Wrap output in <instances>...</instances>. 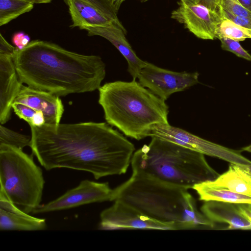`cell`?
<instances>
[{
    "label": "cell",
    "instance_id": "31",
    "mask_svg": "<svg viewBox=\"0 0 251 251\" xmlns=\"http://www.w3.org/2000/svg\"><path fill=\"white\" fill-rule=\"evenodd\" d=\"M241 4L251 12V0H238Z\"/></svg>",
    "mask_w": 251,
    "mask_h": 251
},
{
    "label": "cell",
    "instance_id": "6",
    "mask_svg": "<svg viewBox=\"0 0 251 251\" xmlns=\"http://www.w3.org/2000/svg\"><path fill=\"white\" fill-rule=\"evenodd\" d=\"M0 192L25 212L39 207L45 183L42 170L23 150L0 144Z\"/></svg>",
    "mask_w": 251,
    "mask_h": 251
},
{
    "label": "cell",
    "instance_id": "27",
    "mask_svg": "<svg viewBox=\"0 0 251 251\" xmlns=\"http://www.w3.org/2000/svg\"><path fill=\"white\" fill-rule=\"evenodd\" d=\"M12 42L19 50H22L26 47L30 41V37L23 32L15 33L12 37Z\"/></svg>",
    "mask_w": 251,
    "mask_h": 251
},
{
    "label": "cell",
    "instance_id": "16",
    "mask_svg": "<svg viewBox=\"0 0 251 251\" xmlns=\"http://www.w3.org/2000/svg\"><path fill=\"white\" fill-rule=\"evenodd\" d=\"M65 3L69 7L73 22L70 26L71 28L78 27L81 29L84 26L107 25L114 22L106 17L94 6L83 0H66Z\"/></svg>",
    "mask_w": 251,
    "mask_h": 251
},
{
    "label": "cell",
    "instance_id": "4",
    "mask_svg": "<svg viewBox=\"0 0 251 251\" xmlns=\"http://www.w3.org/2000/svg\"><path fill=\"white\" fill-rule=\"evenodd\" d=\"M98 90L106 122L127 137L140 140L150 136L154 126L169 124L165 100L136 80L106 83Z\"/></svg>",
    "mask_w": 251,
    "mask_h": 251
},
{
    "label": "cell",
    "instance_id": "7",
    "mask_svg": "<svg viewBox=\"0 0 251 251\" xmlns=\"http://www.w3.org/2000/svg\"><path fill=\"white\" fill-rule=\"evenodd\" d=\"M150 136H156L171 141L204 155L217 157L230 163L242 166L251 164V161L241 154V150H235L224 147L169 124L154 126Z\"/></svg>",
    "mask_w": 251,
    "mask_h": 251
},
{
    "label": "cell",
    "instance_id": "34",
    "mask_svg": "<svg viewBox=\"0 0 251 251\" xmlns=\"http://www.w3.org/2000/svg\"><path fill=\"white\" fill-rule=\"evenodd\" d=\"M179 1L188 4L199 3L198 0H179Z\"/></svg>",
    "mask_w": 251,
    "mask_h": 251
},
{
    "label": "cell",
    "instance_id": "28",
    "mask_svg": "<svg viewBox=\"0 0 251 251\" xmlns=\"http://www.w3.org/2000/svg\"><path fill=\"white\" fill-rule=\"evenodd\" d=\"M17 48L10 45L0 34V53H8L14 55Z\"/></svg>",
    "mask_w": 251,
    "mask_h": 251
},
{
    "label": "cell",
    "instance_id": "18",
    "mask_svg": "<svg viewBox=\"0 0 251 251\" xmlns=\"http://www.w3.org/2000/svg\"><path fill=\"white\" fill-rule=\"evenodd\" d=\"M193 189L204 201H214L235 204H251V197L233 192L224 187L212 184L209 181L195 185Z\"/></svg>",
    "mask_w": 251,
    "mask_h": 251
},
{
    "label": "cell",
    "instance_id": "24",
    "mask_svg": "<svg viewBox=\"0 0 251 251\" xmlns=\"http://www.w3.org/2000/svg\"><path fill=\"white\" fill-rule=\"evenodd\" d=\"M223 50L231 52L236 56L251 61V55L246 50L238 41L225 37H219Z\"/></svg>",
    "mask_w": 251,
    "mask_h": 251
},
{
    "label": "cell",
    "instance_id": "12",
    "mask_svg": "<svg viewBox=\"0 0 251 251\" xmlns=\"http://www.w3.org/2000/svg\"><path fill=\"white\" fill-rule=\"evenodd\" d=\"M171 18L183 24L199 38L214 40L223 17L219 10L211 9L200 3L188 4L179 1Z\"/></svg>",
    "mask_w": 251,
    "mask_h": 251
},
{
    "label": "cell",
    "instance_id": "1",
    "mask_svg": "<svg viewBox=\"0 0 251 251\" xmlns=\"http://www.w3.org/2000/svg\"><path fill=\"white\" fill-rule=\"evenodd\" d=\"M32 154L46 170L68 168L91 173L96 179L125 174L134 145L105 123L30 126Z\"/></svg>",
    "mask_w": 251,
    "mask_h": 251
},
{
    "label": "cell",
    "instance_id": "33",
    "mask_svg": "<svg viewBox=\"0 0 251 251\" xmlns=\"http://www.w3.org/2000/svg\"><path fill=\"white\" fill-rule=\"evenodd\" d=\"M33 4H41L50 3L52 0H25Z\"/></svg>",
    "mask_w": 251,
    "mask_h": 251
},
{
    "label": "cell",
    "instance_id": "37",
    "mask_svg": "<svg viewBox=\"0 0 251 251\" xmlns=\"http://www.w3.org/2000/svg\"><path fill=\"white\" fill-rule=\"evenodd\" d=\"M139 0V1H140L141 2H145V1H148L149 0Z\"/></svg>",
    "mask_w": 251,
    "mask_h": 251
},
{
    "label": "cell",
    "instance_id": "30",
    "mask_svg": "<svg viewBox=\"0 0 251 251\" xmlns=\"http://www.w3.org/2000/svg\"><path fill=\"white\" fill-rule=\"evenodd\" d=\"M240 211L251 221V204H237Z\"/></svg>",
    "mask_w": 251,
    "mask_h": 251
},
{
    "label": "cell",
    "instance_id": "11",
    "mask_svg": "<svg viewBox=\"0 0 251 251\" xmlns=\"http://www.w3.org/2000/svg\"><path fill=\"white\" fill-rule=\"evenodd\" d=\"M113 189L107 182L82 180L75 187L70 189L57 199L41 205L33 214L68 209L94 202L112 201Z\"/></svg>",
    "mask_w": 251,
    "mask_h": 251
},
{
    "label": "cell",
    "instance_id": "3",
    "mask_svg": "<svg viewBox=\"0 0 251 251\" xmlns=\"http://www.w3.org/2000/svg\"><path fill=\"white\" fill-rule=\"evenodd\" d=\"M120 201L155 220L176 225L179 229L214 227L197 206L188 189L132 174L113 189L112 201Z\"/></svg>",
    "mask_w": 251,
    "mask_h": 251
},
{
    "label": "cell",
    "instance_id": "21",
    "mask_svg": "<svg viewBox=\"0 0 251 251\" xmlns=\"http://www.w3.org/2000/svg\"><path fill=\"white\" fill-rule=\"evenodd\" d=\"M219 37H225L238 42L242 41L246 39H251V29L242 27L227 19L223 18L216 30V38Z\"/></svg>",
    "mask_w": 251,
    "mask_h": 251
},
{
    "label": "cell",
    "instance_id": "32",
    "mask_svg": "<svg viewBox=\"0 0 251 251\" xmlns=\"http://www.w3.org/2000/svg\"><path fill=\"white\" fill-rule=\"evenodd\" d=\"M125 0H110L112 4L118 11L119 10L122 4Z\"/></svg>",
    "mask_w": 251,
    "mask_h": 251
},
{
    "label": "cell",
    "instance_id": "38",
    "mask_svg": "<svg viewBox=\"0 0 251 251\" xmlns=\"http://www.w3.org/2000/svg\"><path fill=\"white\" fill-rule=\"evenodd\" d=\"M201 0H198L199 3L201 1Z\"/></svg>",
    "mask_w": 251,
    "mask_h": 251
},
{
    "label": "cell",
    "instance_id": "22",
    "mask_svg": "<svg viewBox=\"0 0 251 251\" xmlns=\"http://www.w3.org/2000/svg\"><path fill=\"white\" fill-rule=\"evenodd\" d=\"M31 137L11 130L0 124V144H5L21 150L30 146Z\"/></svg>",
    "mask_w": 251,
    "mask_h": 251
},
{
    "label": "cell",
    "instance_id": "14",
    "mask_svg": "<svg viewBox=\"0 0 251 251\" xmlns=\"http://www.w3.org/2000/svg\"><path fill=\"white\" fill-rule=\"evenodd\" d=\"M13 55L0 53V123L10 119L12 104L23 83L19 79L13 60Z\"/></svg>",
    "mask_w": 251,
    "mask_h": 251
},
{
    "label": "cell",
    "instance_id": "19",
    "mask_svg": "<svg viewBox=\"0 0 251 251\" xmlns=\"http://www.w3.org/2000/svg\"><path fill=\"white\" fill-rule=\"evenodd\" d=\"M46 228L45 219L34 217L25 212L14 213L0 209L1 231H36Z\"/></svg>",
    "mask_w": 251,
    "mask_h": 251
},
{
    "label": "cell",
    "instance_id": "29",
    "mask_svg": "<svg viewBox=\"0 0 251 251\" xmlns=\"http://www.w3.org/2000/svg\"><path fill=\"white\" fill-rule=\"evenodd\" d=\"M221 1V0H201L199 3L211 9L218 10Z\"/></svg>",
    "mask_w": 251,
    "mask_h": 251
},
{
    "label": "cell",
    "instance_id": "17",
    "mask_svg": "<svg viewBox=\"0 0 251 251\" xmlns=\"http://www.w3.org/2000/svg\"><path fill=\"white\" fill-rule=\"evenodd\" d=\"M209 181L213 185L251 197V174L244 166L230 163L226 172Z\"/></svg>",
    "mask_w": 251,
    "mask_h": 251
},
{
    "label": "cell",
    "instance_id": "5",
    "mask_svg": "<svg viewBox=\"0 0 251 251\" xmlns=\"http://www.w3.org/2000/svg\"><path fill=\"white\" fill-rule=\"evenodd\" d=\"M151 137L148 145L134 152L131 161L133 174L188 189L219 176L204 154L158 137Z\"/></svg>",
    "mask_w": 251,
    "mask_h": 251
},
{
    "label": "cell",
    "instance_id": "15",
    "mask_svg": "<svg viewBox=\"0 0 251 251\" xmlns=\"http://www.w3.org/2000/svg\"><path fill=\"white\" fill-rule=\"evenodd\" d=\"M201 211L214 223L228 224L226 229L251 230V221L240 211L237 204L206 201L201 206Z\"/></svg>",
    "mask_w": 251,
    "mask_h": 251
},
{
    "label": "cell",
    "instance_id": "2",
    "mask_svg": "<svg viewBox=\"0 0 251 251\" xmlns=\"http://www.w3.org/2000/svg\"><path fill=\"white\" fill-rule=\"evenodd\" d=\"M13 60L22 83L59 97L99 89L106 75L100 56L79 54L39 40L17 49Z\"/></svg>",
    "mask_w": 251,
    "mask_h": 251
},
{
    "label": "cell",
    "instance_id": "26",
    "mask_svg": "<svg viewBox=\"0 0 251 251\" xmlns=\"http://www.w3.org/2000/svg\"><path fill=\"white\" fill-rule=\"evenodd\" d=\"M219 11L223 18L227 19L235 24L242 27L251 29V18L234 15L223 9L219 6Z\"/></svg>",
    "mask_w": 251,
    "mask_h": 251
},
{
    "label": "cell",
    "instance_id": "8",
    "mask_svg": "<svg viewBox=\"0 0 251 251\" xmlns=\"http://www.w3.org/2000/svg\"><path fill=\"white\" fill-rule=\"evenodd\" d=\"M12 107L15 114L28 124L37 114L41 113L44 115L46 124L58 125L64 111L59 96L24 85Z\"/></svg>",
    "mask_w": 251,
    "mask_h": 251
},
{
    "label": "cell",
    "instance_id": "10",
    "mask_svg": "<svg viewBox=\"0 0 251 251\" xmlns=\"http://www.w3.org/2000/svg\"><path fill=\"white\" fill-rule=\"evenodd\" d=\"M99 229L102 230L153 229L179 230L173 223H165L149 217L135 208L120 201L100 214Z\"/></svg>",
    "mask_w": 251,
    "mask_h": 251
},
{
    "label": "cell",
    "instance_id": "35",
    "mask_svg": "<svg viewBox=\"0 0 251 251\" xmlns=\"http://www.w3.org/2000/svg\"><path fill=\"white\" fill-rule=\"evenodd\" d=\"M241 151H246L251 152V144L248 146L242 148V149L241 150Z\"/></svg>",
    "mask_w": 251,
    "mask_h": 251
},
{
    "label": "cell",
    "instance_id": "36",
    "mask_svg": "<svg viewBox=\"0 0 251 251\" xmlns=\"http://www.w3.org/2000/svg\"><path fill=\"white\" fill-rule=\"evenodd\" d=\"M244 167L247 169L249 172L251 174V164L249 165L244 166Z\"/></svg>",
    "mask_w": 251,
    "mask_h": 251
},
{
    "label": "cell",
    "instance_id": "13",
    "mask_svg": "<svg viewBox=\"0 0 251 251\" xmlns=\"http://www.w3.org/2000/svg\"><path fill=\"white\" fill-rule=\"evenodd\" d=\"M80 29L88 31V35L100 36L109 41L126 58L127 62V71L136 80L147 61L141 60L133 50L126 38V30L123 25L115 22L102 26H84Z\"/></svg>",
    "mask_w": 251,
    "mask_h": 251
},
{
    "label": "cell",
    "instance_id": "23",
    "mask_svg": "<svg viewBox=\"0 0 251 251\" xmlns=\"http://www.w3.org/2000/svg\"><path fill=\"white\" fill-rule=\"evenodd\" d=\"M64 2L66 0H63ZM91 4L99 10L103 15L109 20L119 24H122L119 20L118 11L112 4L110 0H81Z\"/></svg>",
    "mask_w": 251,
    "mask_h": 251
},
{
    "label": "cell",
    "instance_id": "20",
    "mask_svg": "<svg viewBox=\"0 0 251 251\" xmlns=\"http://www.w3.org/2000/svg\"><path fill=\"white\" fill-rule=\"evenodd\" d=\"M33 5L25 0H0V25H5L29 12L33 9Z\"/></svg>",
    "mask_w": 251,
    "mask_h": 251
},
{
    "label": "cell",
    "instance_id": "9",
    "mask_svg": "<svg viewBox=\"0 0 251 251\" xmlns=\"http://www.w3.org/2000/svg\"><path fill=\"white\" fill-rule=\"evenodd\" d=\"M198 72H176L147 62L138 76V82L166 100L173 93L184 91L199 83Z\"/></svg>",
    "mask_w": 251,
    "mask_h": 251
},
{
    "label": "cell",
    "instance_id": "25",
    "mask_svg": "<svg viewBox=\"0 0 251 251\" xmlns=\"http://www.w3.org/2000/svg\"><path fill=\"white\" fill-rule=\"evenodd\" d=\"M219 6L234 15L251 18V12L245 8L238 0H221Z\"/></svg>",
    "mask_w": 251,
    "mask_h": 251
}]
</instances>
